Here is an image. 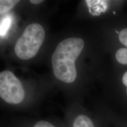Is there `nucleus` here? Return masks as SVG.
I'll list each match as a JSON object with an SVG mask.
<instances>
[{
	"instance_id": "nucleus-1",
	"label": "nucleus",
	"mask_w": 127,
	"mask_h": 127,
	"mask_svg": "<svg viewBox=\"0 0 127 127\" xmlns=\"http://www.w3.org/2000/svg\"><path fill=\"white\" fill-rule=\"evenodd\" d=\"M84 47V41L79 38H69L58 44L52 56L54 74L65 83L75 81L77 73L75 61Z\"/></svg>"
},
{
	"instance_id": "nucleus-2",
	"label": "nucleus",
	"mask_w": 127,
	"mask_h": 127,
	"mask_svg": "<svg viewBox=\"0 0 127 127\" xmlns=\"http://www.w3.org/2000/svg\"><path fill=\"white\" fill-rule=\"evenodd\" d=\"M45 36V30L42 25L37 23L28 25L16 42L15 54L21 60L32 58L37 54Z\"/></svg>"
},
{
	"instance_id": "nucleus-3",
	"label": "nucleus",
	"mask_w": 127,
	"mask_h": 127,
	"mask_svg": "<svg viewBox=\"0 0 127 127\" xmlns=\"http://www.w3.org/2000/svg\"><path fill=\"white\" fill-rule=\"evenodd\" d=\"M0 96L5 102L19 105L25 98V91L21 82L9 71L0 72Z\"/></svg>"
},
{
	"instance_id": "nucleus-4",
	"label": "nucleus",
	"mask_w": 127,
	"mask_h": 127,
	"mask_svg": "<svg viewBox=\"0 0 127 127\" xmlns=\"http://www.w3.org/2000/svg\"><path fill=\"white\" fill-rule=\"evenodd\" d=\"M119 40L127 48L119 49L116 52L117 61L122 64H127V28H125L120 32L118 35Z\"/></svg>"
},
{
	"instance_id": "nucleus-5",
	"label": "nucleus",
	"mask_w": 127,
	"mask_h": 127,
	"mask_svg": "<svg viewBox=\"0 0 127 127\" xmlns=\"http://www.w3.org/2000/svg\"><path fill=\"white\" fill-rule=\"evenodd\" d=\"M71 127H96V125L89 116L81 114L73 119Z\"/></svg>"
},
{
	"instance_id": "nucleus-6",
	"label": "nucleus",
	"mask_w": 127,
	"mask_h": 127,
	"mask_svg": "<svg viewBox=\"0 0 127 127\" xmlns=\"http://www.w3.org/2000/svg\"><path fill=\"white\" fill-rule=\"evenodd\" d=\"M19 2L17 0H0V14L8 12Z\"/></svg>"
},
{
	"instance_id": "nucleus-7",
	"label": "nucleus",
	"mask_w": 127,
	"mask_h": 127,
	"mask_svg": "<svg viewBox=\"0 0 127 127\" xmlns=\"http://www.w3.org/2000/svg\"><path fill=\"white\" fill-rule=\"evenodd\" d=\"M12 24V18L9 15L5 16L0 23V36H5Z\"/></svg>"
},
{
	"instance_id": "nucleus-8",
	"label": "nucleus",
	"mask_w": 127,
	"mask_h": 127,
	"mask_svg": "<svg viewBox=\"0 0 127 127\" xmlns=\"http://www.w3.org/2000/svg\"><path fill=\"white\" fill-rule=\"evenodd\" d=\"M32 127H57L54 124L45 120H40L35 124Z\"/></svg>"
},
{
	"instance_id": "nucleus-9",
	"label": "nucleus",
	"mask_w": 127,
	"mask_h": 127,
	"mask_svg": "<svg viewBox=\"0 0 127 127\" xmlns=\"http://www.w3.org/2000/svg\"><path fill=\"white\" fill-rule=\"evenodd\" d=\"M122 79H123V82L124 85L127 87V71L124 74Z\"/></svg>"
},
{
	"instance_id": "nucleus-10",
	"label": "nucleus",
	"mask_w": 127,
	"mask_h": 127,
	"mask_svg": "<svg viewBox=\"0 0 127 127\" xmlns=\"http://www.w3.org/2000/svg\"><path fill=\"white\" fill-rule=\"evenodd\" d=\"M30 2L33 4H39L43 2V1H41V0H31Z\"/></svg>"
}]
</instances>
